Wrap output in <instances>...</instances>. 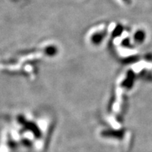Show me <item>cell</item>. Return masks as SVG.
Masks as SVG:
<instances>
[{"label":"cell","mask_w":152,"mask_h":152,"mask_svg":"<svg viewBox=\"0 0 152 152\" xmlns=\"http://www.w3.org/2000/svg\"><path fill=\"white\" fill-rule=\"evenodd\" d=\"M143 37H144V33H142V32H140V33H137V35H135V37L136 39H137V40H141V39H143Z\"/></svg>","instance_id":"cell-1"},{"label":"cell","mask_w":152,"mask_h":152,"mask_svg":"<svg viewBox=\"0 0 152 152\" xmlns=\"http://www.w3.org/2000/svg\"><path fill=\"white\" fill-rule=\"evenodd\" d=\"M125 1H128V2H129V1H130V0H125Z\"/></svg>","instance_id":"cell-2"}]
</instances>
